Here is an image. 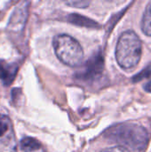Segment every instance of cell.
<instances>
[{
    "label": "cell",
    "instance_id": "52a82bcc",
    "mask_svg": "<svg viewBox=\"0 0 151 152\" xmlns=\"http://www.w3.org/2000/svg\"><path fill=\"white\" fill-rule=\"evenodd\" d=\"M20 148L23 152H40L42 146L37 140L32 137H25L20 141Z\"/></svg>",
    "mask_w": 151,
    "mask_h": 152
},
{
    "label": "cell",
    "instance_id": "5b68a950",
    "mask_svg": "<svg viewBox=\"0 0 151 152\" xmlns=\"http://www.w3.org/2000/svg\"><path fill=\"white\" fill-rule=\"evenodd\" d=\"M18 70V66L15 64L0 61V79L5 86H9L14 79Z\"/></svg>",
    "mask_w": 151,
    "mask_h": 152
},
{
    "label": "cell",
    "instance_id": "277c9868",
    "mask_svg": "<svg viewBox=\"0 0 151 152\" xmlns=\"http://www.w3.org/2000/svg\"><path fill=\"white\" fill-rule=\"evenodd\" d=\"M103 68V56L101 52H98L90 57V59L85 63L83 71L78 74V77L84 80H93L102 73Z\"/></svg>",
    "mask_w": 151,
    "mask_h": 152
},
{
    "label": "cell",
    "instance_id": "8fae6325",
    "mask_svg": "<svg viewBox=\"0 0 151 152\" xmlns=\"http://www.w3.org/2000/svg\"><path fill=\"white\" fill-rule=\"evenodd\" d=\"M151 77V64L147 66L144 69H142L141 72L136 74L133 77V82H140L142 79L150 78Z\"/></svg>",
    "mask_w": 151,
    "mask_h": 152
},
{
    "label": "cell",
    "instance_id": "9c48e42d",
    "mask_svg": "<svg viewBox=\"0 0 151 152\" xmlns=\"http://www.w3.org/2000/svg\"><path fill=\"white\" fill-rule=\"evenodd\" d=\"M0 152H15V142L13 136H9L0 141Z\"/></svg>",
    "mask_w": 151,
    "mask_h": 152
},
{
    "label": "cell",
    "instance_id": "7c38bea8",
    "mask_svg": "<svg viewBox=\"0 0 151 152\" xmlns=\"http://www.w3.org/2000/svg\"><path fill=\"white\" fill-rule=\"evenodd\" d=\"M66 4L72 7H76V8H86L90 4V2L80 0V1H69Z\"/></svg>",
    "mask_w": 151,
    "mask_h": 152
},
{
    "label": "cell",
    "instance_id": "6da1fadb",
    "mask_svg": "<svg viewBox=\"0 0 151 152\" xmlns=\"http://www.w3.org/2000/svg\"><path fill=\"white\" fill-rule=\"evenodd\" d=\"M105 137L133 152H144L150 141L146 128L134 123H122L109 128Z\"/></svg>",
    "mask_w": 151,
    "mask_h": 152
},
{
    "label": "cell",
    "instance_id": "7a4b0ae2",
    "mask_svg": "<svg viewBox=\"0 0 151 152\" xmlns=\"http://www.w3.org/2000/svg\"><path fill=\"white\" fill-rule=\"evenodd\" d=\"M142 54V44L139 36L133 30L123 32L116 47V59L118 65L125 69H131L139 63Z\"/></svg>",
    "mask_w": 151,
    "mask_h": 152
},
{
    "label": "cell",
    "instance_id": "30bf717a",
    "mask_svg": "<svg viewBox=\"0 0 151 152\" xmlns=\"http://www.w3.org/2000/svg\"><path fill=\"white\" fill-rule=\"evenodd\" d=\"M12 127V124L7 116L0 114V137L6 134Z\"/></svg>",
    "mask_w": 151,
    "mask_h": 152
},
{
    "label": "cell",
    "instance_id": "8992f818",
    "mask_svg": "<svg viewBox=\"0 0 151 152\" xmlns=\"http://www.w3.org/2000/svg\"><path fill=\"white\" fill-rule=\"evenodd\" d=\"M68 20L69 22L77 25V26H80V27H85V28H100V24H98L95 20L81 15V14H77V13H71L68 16Z\"/></svg>",
    "mask_w": 151,
    "mask_h": 152
},
{
    "label": "cell",
    "instance_id": "ba28073f",
    "mask_svg": "<svg viewBox=\"0 0 151 152\" xmlns=\"http://www.w3.org/2000/svg\"><path fill=\"white\" fill-rule=\"evenodd\" d=\"M142 28L145 35L151 37V2H150L145 9L142 20Z\"/></svg>",
    "mask_w": 151,
    "mask_h": 152
},
{
    "label": "cell",
    "instance_id": "5bb4252c",
    "mask_svg": "<svg viewBox=\"0 0 151 152\" xmlns=\"http://www.w3.org/2000/svg\"><path fill=\"white\" fill-rule=\"evenodd\" d=\"M144 90H145L146 92L151 93V81H150V82H148V83L145 84V86H144Z\"/></svg>",
    "mask_w": 151,
    "mask_h": 152
},
{
    "label": "cell",
    "instance_id": "3957f363",
    "mask_svg": "<svg viewBox=\"0 0 151 152\" xmlns=\"http://www.w3.org/2000/svg\"><path fill=\"white\" fill-rule=\"evenodd\" d=\"M53 46L58 59L69 67H77L84 59V51L74 37L67 34L57 35L53 37Z\"/></svg>",
    "mask_w": 151,
    "mask_h": 152
},
{
    "label": "cell",
    "instance_id": "4fadbf2b",
    "mask_svg": "<svg viewBox=\"0 0 151 152\" xmlns=\"http://www.w3.org/2000/svg\"><path fill=\"white\" fill-rule=\"evenodd\" d=\"M101 152H130V151L127 150L126 148L123 147V146L117 145V146H115V147H110V148L105 149V150L101 151Z\"/></svg>",
    "mask_w": 151,
    "mask_h": 152
}]
</instances>
